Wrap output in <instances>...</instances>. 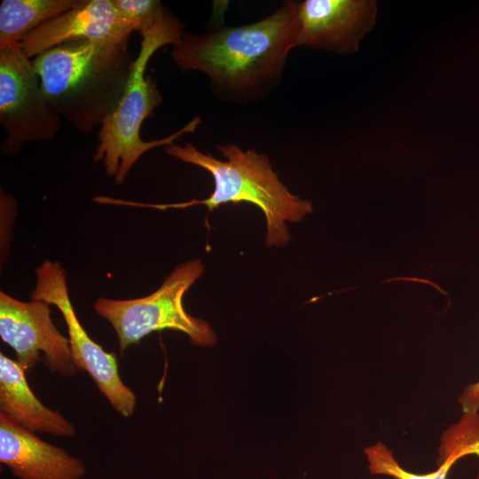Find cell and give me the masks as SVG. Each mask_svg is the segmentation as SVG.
<instances>
[{
	"label": "cell",
	"mask_w": 479,
	"mask_h": 479,
	"mask_svg": "<svg viewBox=\"0 0 479 479\" xmlns=\"http://www.w3.org/2000/svg\"><path fill=\"white\" fill-rule=\"evenodd\" d=\"M0 124L6 132L1 148L8 154L27 142L52 140L61 129V118L48 105L21 43L0 49Z\"/></svg>",
	"instance_id": "obj_6"
},
{
	"label": "cell",
	"mask_w": 479,
	"mask_h": 479,
	"mask_svg": "<svg viewBox=\"0 0 479 479\" xmlns=\"http://www.w3.org/2000/svg\"><path fill=\"white\" fill-rule=\"evenodd\" d=\"M463 412H479V381L468 384L459 397Z\"/></svg>",
	"instance_id": "obj_17"
},
{
	"label": "cell",
	"mask_w": 479,
	"mask_h": 479,
	"mask_svg": "<svg viewBox=\"0 0 479 479\" xmlns=\"http://www.w3.org/2000/svg\"><path fill=\"white\" fill-rule=\"evenodd\" d=\"M0 336L12 347L20 367L28 371L41 360L49 371L72 377L79 372L69 339L55 326L50 304L33 300L21 302L0 292Z\"/></svg>",
	"instance_id": "obj_8"
},
{
	"label": "cell",
	"mask_w": 479,
	"mask_h": 479,
	"mask_svg": "<svg viewBox=\"0 0 479 479\" xmlns=\"http://www.w3.org/2000/svg\"><path fill=\"white\" fill-rule=\"evenodd\" d=\"M370 474L387 475L394 479H446L451 467L458 461L451 459L428 474H415L402 467L387 445L379 441L364 449Z\"/></svg>",
	"instance_id": "obj_15"
},
{
	"label": "cell",
	"mask_w": 479,
	"mask_h": 479,
	"mask_svg": "<svg viewBox=\"0 0 479 479\" xmlns=\"http://www.w3.org/2000/svg\"><path fill=\"white\" fill-rule=\"evenodd\" d=\"M25 372L17 361L0 353V412L33 433L75 436V425L37 398L28 385Z\"/></svg>",
	"instance_id": "obj_12"
},
{
	"label": "cell",
	"mask_w": 479,
	"mask_h": 479,
	"mask_svg": "<svg viewBox=\"0 0 479 479\" xmlns=\"http://www.w3.org/2000/svg\"><path fill=\"white\" fill-rule=\"evenodd\" d=\"M116 12L141 34L150 30L164 5L159 0H112Z\"/></svg>",
	"instance_id": "obj_16"
},
{
	"label": "cell",
	"mask_w": 479,
	"mask_h": 479,
	"mask_svg": "<svg viewBox=\"0 0 479 479\" xmlns=\"http://www.w3.org/2000/svg\"><path fill=\"white\" fill-rule=\"evenodd\" d=\"M0 462L19 479H82L84 463L0 412Z\"/></svg>",
	"instance_id": "obj_11"
},
{
	"label": "cell",
	"mask_w": 479,
	"mask_h": 479,
	"mask_svg": "<svg viewBox=\"0 0 479 479\" xmlns=\"http://www.w3.org/2000/svg\"><path fill=\"white\" fill-rule=\"evenodd\" d=\"M296 1L287 0L263 20L237 27L218 26L185 32L171 57L183 73L206 75L219 98L248 104L268 96L280 83L289 51Z\"/></svg>",
	"instance_id": "obj_1"
},
{
	"label": "cell",
	"mask_w": 479,
	"mask_h": 479,
	"mask_svg": "<svg viewBox=\"0 0 479 479\" xmlns=\"http://www.w3.org/2000/svg\"><path fill=\"white\" fill-rule=\"evenodd\" d=\"M200 259L176 267L153 294L129 300L98 298L96 313L114 329L121 353L156 331L170 329L185 334L196 346L208 347L216 342L209 324L187 313L183 298L191 286L203 274Z\"/></svg>",
	"instance_id": "obj_5"
},
{
	"label": "cell",
	"mask_w": 479,
	"mask_h": 479,
	"mask_svg": "<svg viewBox=\"0 0 479 479\" xmlns=\"http://www.w3.org/2000/svg\"><path fill=\"white\" fill-rule=\"evenodd\" d=\"M185 32L183 23L164 6L154 26L141 34L139 53L123 94L98 129L94 160L103 163L106 174L114 177L117 184L124 182L133 165L147 151L171 145L185 134L195 132L201 122L196 116L169 136L153 141H145L140 136L143 122L162 101L156 81L145 74L146 67L159 49L176 45Z\"/></svg>",
	"instance_id": "obj_4"
},
{
	"label": "cell",
	"mask_w": 479,
	"mask_h": 479,
	"mask_svg": "<svg viewBox=\"0 0 479 479\" xmlns=\"http://www.w3.org/2000/svg\"><path fill=\"white\" fill-rule=\"evenodd\" d=\"M134 31V27L116 12L112 0H80L75 7L30 32L21 47L31 59L76 39L128 43Z\"/></svg>",
	"instance_id": "obj_10"
},
{
	"label": "cell",
	"mask_w": 479,
	"mask_h": 479,
	"mask_svg": "<svg viewBox=\"0 0 479 479\" xmlns=\"http://www.w3.org/2000/svg\"><path fill=\"white\" fill-rule=\"evenodd\" d=\"M36 284L31 299L55 305L68 329L73 361L78 371L86 372L112 407L123 417L133 415L137 397L121 379L118 357L106 351L87 334L79 322L68 294L65 270L59 263L45 260L35 269Z\"/></svg>",
	"instance_id": "obj_7"
},
{
	"label": "cell",
	"mask_w": 479,
	"mask_h": 479,
	"mask_svg": "<svg viewBox=\"0 0 479 479\" xmlns=\"http://www.w3.org/2000/svg\"><path fill=\"white\" fill-rule=\"evenodd\" d=\"M135 59L128 43L76 39L34 58L44 98L82 133L100 128L126 88Z\"/></svg>",
	"instance_id": "obj_2"
},
{
	"label": "cell",
	"mask_w": 479,
	"mask_h": 479,
	"mask_svg": "<svg viewBox=\"0 0 479 479\" xmlns=\"http://www.w3.org/2000/svg\"><path fill=\"white\" fill-rule=\"evenodd\" d=\"M373 0H304L297 2L293 47L309 46L336 53L358 51L376 21Z\"/></svg>",
	"instance_id": "obj_9"
},
{
	"label": "cell",
	"mask_w": 479,
	"mask_h": 479,
	"mask_svg": "<svg viewBox=\"0 0 479 479\" xmlns=\"http://www.w3.org/2000/svg\"><path fill=\"white\" fill-rule=\"evenodd\" d=\"M226 161L202 153L192 144L175 143L164 146V152L179 161L207 170L214 179V191L204 200L169 204H148L118 200L121 206L152 208L161 210L204 205L214 211L222 204L247 202L257 206L266 219V245L285 246L290 240L286 222L296 223L311 213L310 201L291 193L272 170L269 158L255 149L243 151L234 144L217 145Z\"/></svg>",
	"instance_id": "obj_3"
},
{
	"label": "cell",
	"mask_w": 479,
	"mask_h": 479,
	"mask_svg": "<svg viewBox=\"0 0 479 479\" xmlns=\"http://www.w3.org/2000/svg\"><path fill=\"white\" fill-rule=\"evenodd\" d=\"M80 0H3L0 49L23 39L41 25L78 4Z\"/></svg>",
	"instance_id": "obj_13"
},
{
	"label": "cell",
	"mask_w": 479,
	"mask_h": 479,
	"mask_svg": "<svg viewBox=\"0 0 479 479\" xmlns=\"http://www.w3.org/2000/svg\"><path fill=\"white\" fill-rule=\"evenodd\" d=\"M478 444L479 412H463L459 420L444 432L438 447L436 466L451 459L459 460L467 455H475Z\"/></svg>",
	"instance_id": "obj_14"
}]
</instances>
